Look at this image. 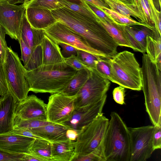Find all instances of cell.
Segmentation results:
<instances>
[{
  "instance_id": "cell-19",
  "label": "cell",
  "mask_w": 161,
  "mask_h": 161,
  "mask_svg": "<svg viewBox=\"0 0 161 161\" xmlns=\"http://www.w3.org/2000/svg\"><path fill=\"white\" fill-rule=\"evenodd\" d=\"M18 41L21 50L20 60L23 61L26 70H31L42 65V52L41 44L32 48L27 46L20 36Z\"/></svg>"
},
{
  "instance_id": "cell-38",
  "label": "cell",
  "mask_w": 161,
  "mask_h": 161,
  "mask_svg": "<svg viewBox=\"0 0 161 161\" xmlns=\"http://www.w3.org/2000/svg\"><path fill=\"white\" fill-rule=\"evenodd\" d=\"M6 34L5 30L0 25V61L3 64L5 60L8 47L5 40Z\"/></svg>"
},
{
  "instance_id": "cell-17",
  "label": "cell",
  "mask_w": 161,
  "mask_h": 161,
  "mask_svg": "<svg viewBox=\"0 0 161 161\" xmlns=\"http://www.w3.org/2000/svg\"><path fill=\"white\" fill-rule=\"evenodd\" d=\"M25 14L31 27L37 29H44L57 21L51 10L44 8L27 6Z\"/></svg>"
},
{
  "instance_id": "cell-46",
  "label": "cell",
  "mask_w": 161,
  "mask_h": 161,
  "mask_svg": "<svg viewBox=\"0 0 161 161\" xmlns=\"http://www.w3.org/2000/svg\"><path fill=\"white\" fill-rule=\"evenodd\" d=\"M42 161L41 159L29 153H25L22 159V161Z\"/></svg>"
},
{
  "instance_id": "cell-5",
  "label": "cell",
  "mask_w": 161,
  "mask_h": 161,
  "mask_svg": "<svg viewBox=\"0 0 161 161\" xmlns=\"http://www.w3.org/2000/svg\"><path fill=\"white\" fill-rule=\"evenodd\" d=\"M3 66L8 91L17 103L27 97L29 88L25 77L26 70L17 53L8 47Z\"/></svg>"
},
{
  "instance_id": "cell-16",
  "label": "cell",
  "mask_w": 161,
  "mask_h": 161,
  "mask_svg": "<svg viewBox=\"0 0 161 161\" xmlns=\"http://www.w3.org/2000/svg\"><path fill=\"white\" fill-rule=\"evenodd\" d=\"M16 103L8 92L0 102V134L10 132L14 127Z\"/></svg>"
},
{
  "instance_id": "cell-11",
  "label": "cell",
  "mask_w": 161,
  "mask_h": 161,
  "mask_svg": "<svg viewBox=\"0 0 161 161\" xmlns=\"http://www.w3.org/2000/svg\"><path fill=\"white\" fill-rule=\"evenodd\" d=\"M26 8L23 3L17 5L8 0H0V25L6 34L12 39L18 40L20 37L22 19Z\"/></svg>"
},
{
  "instance_id": "cell-48",
  "label": "cell",
  "mask_w": 161,
  "mask_h": 161,
  "mask_svg": "<svg viewBox=\"0 0 161 161\" xmlns=\"http://www.w3.org/2000/svg\"><path fill=\"white\" fill-rule=\"evenodd\" d=\"M9 2L13 4H16L17 3H23L24 0H8Z\"/></svg>"
},
{
  "instance_id": "cell-20",
  "label": "cell",
  "mask_w": 161,
  "mask_h": 161,
  "mask_svg": "<svg viewBox=\"0 0 161 161\" xmlns=\"http://www.w3.org/2000/svg\"><path fill=\"white\" fill-rule=\"evenodd\" d=\"M41 44L42 52V65L65 63L58 45L46 34Z\"/></svg>"
},
{
  "instance_id": "cell-27",
  "label": "cell",
  "mask_w": 161,
  "mask_h": 161,
  "mask_svg": "<svg viewBox=\"0 0 161 161\" xmlns=\"http://www.w3.org/2000/svg\"><path fill=\"white\" fill-rule=\"evenodd\" d=\"M99 22L114 39L118 46L131 48L132 47L127 41L122 28V24L114 25L105 22L101 20Z\"/></svg>"
},
{
  "instance_id": "cell-2",
  "label": "cell",
  "mask_w": 161,
  "mask_h": 161,
  "mask_svg": "<svg viewBox=\"0 0 161 161\" xmlns=\"http://www.w3.org/2000/svg\"><path fill=\"white\" fill-rule=\"evenodd\" d=\"M76 72L65 63L42 65L31 70H26L25 77L30 91L53 94L61 92Z\"/></svg>"
},
{
  "instance_id": "cell-41",
  "label": "cell",
  "mask_w": 161,
  "mask_h": 161,
  "mask_svg": "<svg viewBox=\"0 0 161 161\" xmlns=\"http://www.w3.org/2000/svg\"><path fill=\"white\" fill-rule=\"evenodd\" d=\"M125 88L119 86L115 87L113 91V99L117 103L123 105L125 103Z\"/></svg>"
},
{
  "instance_id": "cell-50",
  "label": "cell",
  "mask_w": 161,
  "mask_h": 161,
  "mask_svg": "<svg viewBox=\"0 0 161 161\" xmlns=\"http://www.w3.org/2000/svg\"><path fill=\"white\" fill-rule=\"evenodd\" d=\"M121 1L127 3L133 4L135 3L134 0H120Z\"/></svg>"
},
{
  "instance_id": "cell-7",
  "label": "cell",
  "mask_w": 161,
  "mask_h": 161,
  "mask_svg": "<svg viewBox=\"0 0 161 161\" xmlns=\"http://www.w3.org/2000/svg\"><path fill=\"white\" fill-rule=\"evenodd\" d=\"M89 77L76 95L75 108L96 103L106 95L110 80L98 74L95 69H89Z\"/></svg>"
},
{
  "instance_id": "cell-24",
  "label": "cell",
  "mask_w": 161,
  "mask_h": 161,
  "mask_svg": "<svg viewBox=\"0 0 161 161\" xmlns=\"http://www.w3.org/2000/svg\"><path fill=\"white\" fill-rule=\"evenodd\" d=\"M161 35L155 29L151 35L146 37V52L149 57L156 63L161 69Z\"/></svg>"
},
{
  "instance_id": "cell-32",
  "label": "cell",
  "mask_w": 161,
  "mask_h": 161,
  "mask_svg": "<svg viewBox=\"0 0 161 161\" xmlns=\"http://www.w3.org/2000/svg\"><path fill=\"white\" fill-rule=\"evenodd\" d=\"M95 69L100 75L111 81V68L108 58L98 57Z\"/></svg>"
},
{
  "instance_id": "cell-25",
  "label": "cell",
  "mask_w": 161,
  "mask_h": 161,
  "mask_svg": "<svg viewBox=\"0 0 161 161\" xmlns=\"http://www.w3.org/2000/svg\"><path fill=\"white\" fill-rule=\"evenodd\" d=\"M89 74V69L77 71L68 85L61 92L69 96L76 95L87 80Z\"/></svg>"
},
{
  "instance_id": "cell-10",
  "label": "cell",
  "mask_w": 161,
  "mask_h": 161,
  "mask_svg": "<svg viewBox=\"0 0 161 161\" xmlns=\"http://www.w3.org/2000/svg\"><path fill=\"white\" fill-rule=\"evenodd\" d=\"M76 95L69 96L61 92L52 94L47 104V121L62 124L69 120L75 109Z\"/></svg>"
},
{
  "instance_id": "cell-12",
  "label": "cell",
  "mask_w": 161,
  "mask_h": 161,
  "mask_svg": "<svg viewBox=\"0 0 161 161\" xmlns=\"http://www.w3.org/2000/svg\"><path fill=\"white\" fill-rule=\"evenodd\" d=\"M107 94L97 102L75 108L70 119L62 124L70 129L80 131L101 114L105 103Z\"/></svg>"
},
{
  "instance_id": "cell-30",
  "label": "cell",
  "mask_w": 161,
  "mask_h": 161,
  "mask_svg": "<svg viewBox=\"0 0 161 161\" xmlns=\"http://www.w3.org/2000/svg\"><path fill=\"white\" fill-rule=\"evenodd\" d=\"M51 123L52 122L35 119H22L15 115L14 121V127L30 130Z\"/></svg>"
},
{
  "instance_id": "cell-39",
  "label": "cell",
  "mask_w": 161,
  "mask_h": 161,
  "mask_svg": "<svg viewBox=\"0 0 161 161\" xmlns=\"http://www.w3.org/2000/svg\"><path fill=\"white\" fill-rule=\"evenodd\" d=\"M62 48L61 53L64 58L69 57L72 55L76 56L77 49L69 44L62 42H56Z\"/></svg>"
},
{
  "instance_id": "cell-42",
  "label": "cell",
  "mask_w": 161,
  "mask_h": 161,
  "mask_svg": "<svg viewBox=\"0 0 161 161\" xmlns=\"http://www.w3.org/2000/svg\"><path fill=\"white\" fill-rule=\"evenodd\" d=\"M8 87L6 82L3 64L0 61V95L3 97L7 93Z\"/></svg>"
},
{
  "instance_id": "cell-3",
  "label": "cell",
  "mask_w": 161,
  "mask_h": 161,
  "mask_svg": "<svg viewBox=\"0 0 161 161\" xmlns=\"http://www.w3.org/2000/svg\"><path fill=\"white\" fill-rule=\"evenodd\" d=\"M106 161H130L128 127L118 113L112 112L102 141Z\"/></svg>"
},
{
  "instance_id": "cell-26",
  "label": "cell",
  "mask_w": 161,
  "mask_h": 161,
  "mask_svg": "<svg viewBox=\"0 0 161 161\" xmlns=\"http://www.w3.org/2000/svg\"><path fill=\"white\" fill-rule=\"evenodd\" d=\"M52 143L46 140L36 138L30 149L29 153L42 160V161H52Z\"/></svg>"
},
{
  "instance_id": "cell-35",
  "label": "cell",
  "mask_w": 161,
  "mask_h": 161,
  "mask_svg": "<svg viewBox=\"0 0 161 161\" xmlns=\"http://www.w3.org/2000/svg\"><path fill=\"white\" fill-rule=\"evenodd\" d=\"M86 5L99 18L103 21L114 25L119 23L108 16L102 10H100L92 4L83 0Z\"/></svg>"
},
{
  "instance_id": "cell-36",
  "label": "cell",
  "mask_w": 161,
  "mask_h": 161,
  "mask_svg": "<svg viewBox=\"0 0 161 161\" xmlns=\"http://www.w3.org/2000/svg\"><path fill=\"white\" fill-rule=\"evenodd\" d=\"M65 63L69 66L76 71L83 69H89L76 56L72 55L67 58H64Z\"/></svg>"
},
{
  "instance_id": "cell-49",
  "label": "cell",
  "mask_w": 161,
  "mask_h": 161,
  "mask_svg": "<svg viewBox=\"0 0 161 161\" xmlns=\"http://www.w3.org/2000/svg\"><path fill=\"white\" fill-rule=\"evenodd\" d=\"M70 2L76 3L78 4L82 3L83 2L82 0H66Z\"/></svg>"
},
{
  "instance_id": "cell-44",
  "label": "cell",
  "mask_w": 161,
  "mask_h": 161,
  "mask_svg": "<svg viewBox=\"0 0 161 161\" xmlns=\"http://www.w3.org/2000/svg\"><path fill=\"white\" fill-rule=\"evenodd\" d=\"M94 5L98 8L100 9L103 7L109 8L108 5L103 0H84Z\"/></svg>"
},
{
  "instance_id": "cell-14",
  "label": "cell",
  "mask_w": 161,
  "mask_h": 161,
  "mask_svg": "<svg viewBox=\"0 0 161 161\" xmlns=\"http://www.w3.org/2000/svg\"><path fill=\"white\" fill-rule=\"evenodd\" d=\"M35 139L10 132L0 134V149L13 153H29Z\"/></svg>"
},
{
  "instance_id": "cell-22",
  "label": "cell",
  "mask_w": 161,
  "mask_h": 161,
  "mask_svg": "<svg viewBox=\"0 0 161 161\" xmlns=\"http://www.w3.org/2000/svg\"><path fill=\"white\" fill-rule=\"evenodd\" d=\"M45 34L43 30L37 29L31 27L25 12L22 19L20 37L25 44L30 47L34 48L41 44Z\"/></svg>"
},
{
  "instance_id": "cell-6",
  "label": "cell",
  "mask_w": 161,
  "mask_h": 161,
  "mask_svg": "<svg viewBox=\"0 0 161 161\" xmlns=\"http://www.w3.org/2000/svg\"><path fill=\"white\" fill-rule=\"evenodd\" d=\"M109 119L103 113L80 131L74 142L75 158L87 155L101 142L108 126Z\"/></svg>"
},
{
  "instance_id": "cell-29",
  "label": "cell",
  "mask_w": 161,
  "mask_h": 161,
  "mask_svg": "<svg viewBox=\"0 0 161 161\" xmlns=\"http://www.w3.org/2000/svg\"><path fill=\"white\" fill-rule=\"evenodd\" d=\"M100 10L103 12L114 20L121 24L127 25H140L151 29H153L147 25L137 21L131 18H129L109 8L103 7L100 9Z\"/></svg>"
},
{
  "instance_id": "cell-4",
  "label": "cell",
  "mask_w": 161,
  "mask_h": 161,
  "mask_svg": "<svg viewBox=\"0 0 161 161\" xmlns=\"http://www.w3.org/2000/svg\"><path fill=\"white\" fill-rule=\"evenodd\" d=\"M108 59L111 65V82L125 88L142 90L141 67L134 53L124 51Z\"/></svg>"
},
{
  "instance_id": "cell-43",
  "label": "cell",
  "mask_w": 161,
  "mask_h": 161,
  "mask_svg": "<svg viewBox=\"0 0 161 161\" xmlns=\"http://www.w3.org/2000/svg\"><path fill=\"white\" fill-rule=\"evenodd\" d=\"M151 8L152 12L156 20L158 23V21L161 19L160 13L157 10L154 4L153 0H147Z\"/></svg>"
},
{
  "instance_id": "cell-9",
  "label": "cell",
  "mask_w": 161,
  "mask_h": 161,
  "mask_svg": "<svg viewBox=\"0 0 161 161\" xmlns=\"http://www.w3.org/2000/svg\"><path fill=\"white\" fill-rule=\"evenodd\" d=\"M43 30L45 34L56 43H65L77 49L106 58L102 54L91 48L82 36L59 21H57Z\"/></svg>"
},
{
  "instance_id": "cell-18",
  "label": "cell",
  "mask_w": 161,
  "mask_h": 161,
  "mask_svg": "<svg viewBox=\"0 0 161 161\" xmlns=\"http://www.w3.org/2000/svg\"><path fill=\"white\" fill-rule=\"evenodd\" d=\"M68 129L63 124L51 123L29 130L35 135L52 142L68 139L67 136Z\"/></svg>"
},
{
  "instance_id": "cell-37",
  "label": "cell",
  "mask_w": 161,
  "mask_h": 161,
  "mask_svg": "<svg viewBox=\"0 0 161 161\" xmlns=\"http://www.w3.org/2000/svg\"><path fill=\"white\" fill-rule=\"evenodd\" d=\"M25 154L11 153L0 149V161H22Z\"/></svg>"
},
{
  "instance_id": "cell-34",
  "label": "cell",
  "mask_w": 161,
  "mask_h": 161,
  "mask_svg": "<svg viewBox=\"0 0 161 161\" xmlns=\"http://www.w3.org/2000/svg\"><path fill=\"white\" fill-rule=\"evenodd\" d=\"M76 56L89 69H95L96 64L99 56L86 51L78 49H77Z\"/></svg>"
},
{
  "instance_id": "cell-15",
  "label": "cell",
  "mask_w": 161,
  "mask_h": 161,
  "mask_svg": "<svg viewBox=\"0 0 161 161\" xmlns=\"http://www.w3.org/2000/svg\"><path fill=\"white\" fill-rule=\"evenodd\" d=\"M122 28L127 41L135 51L143 53L146 52V37L151 35L154 29L143 26L142 28L135 25H122Z\"/></svg>"
},
{
  "instance_id": "cell-21",
  "label": "cell",
  "mask_w": 161,
  "mask_h": 161,
  "mask_svg": "<svg viewBox=\"0 0 161 161\" xmlns=\"http://www.w3.org/2000/svg\"><path fill=\"white\" fill-rule=\"evenodd\" d=\"M110 9L131 18L132 16L137 20H141V23L154 28L149 24L147 18L140 12L135 3H125L120 0H103Z\"/></svg>"
},
{
  "instance_id": "cell-31",
  "label": "cell",
  "mask_w": 161,
  "mask_h": 161,
  "mask_svg": "<svg viewBox=\"0 0 161 161\" xmlns=\"http://www.w3.org/2000/svg\"><path fill=\"white\" fill-rule=\"evenodd\" d=\"M72 161H106L102 141L100 145L89 154L76 157Z\"/></svg>"
},
{
  "instance_id": "cell-8",
  "label": "cell",
  "mask_w": 161,
  "mask_h": 161,
  "mask_svg": "<svg viewBox=\"0 0 161 161\" xmlns=\"http://www.w3.org/2000/svg\"><path fill=\"white\" fill-rule=\"evenodd\" d=\"M153 125L128 127L130 138V161H145L154 151L152 144Z\"/></svg>"
},
{
  "instance_id": "cell-23",
  "label": "cell",
  "mask_w": 161,
  "mask_h": 161,
  "mask_svg": "<svg viewBox=\"0 0 161 161\" xmlns=\"http://www.w3.org/2000/svg\"><path fill=\"white\" fill-rule=\"evenodd\" d=\"M74 142L68 139L51 142L52 161H72L75 154Z\"/></svg>"
},
{
  "instance_id": "cell-13",
  "label": "cell",
  "mask_w": 161,
  "mask_h": 161,
  "mask_svg": "<svg viewBox=\"0 0 161 161\" xmlns=\"http://www.w3.org/2000/svg\"><path fill=\"white\" fill-rule=\"evenodd\" d=\"M47 105L36 96L29 95L16 103L15 115L22 119L48 121Z\"/></svg>"
},
{
  "instance_id": "cell-47",
  "label": "cell",
  "mask_w": 161,
  "mask_h": 161,
  "mask_svg": "<svg viewBox=\"0 0 161 161\" xmlns=\"http://www.w3.org/2000/svg\"><path fill=\"white\" fill-rule=\"evenodd\" d=\"M134 0V2L135 4L137 6V7H138L139 10H140V12H141V13L142 14L144 15L146 17V16H145V14H144V13L143 12V10H142V7L141 4L140 3V0Z\"/></svg>"
},
{
  "instance_id": "cell-33",
  "label": "cell",
  "mask_w": 161,
  "mask_h": 161,
  "mask_svg": "<svg viewBox=\"0 0 161 161\" xmlns=\"http://www.w3.org/2000/svg\"><path fill=\"white\" fill-rule=\"evenodd\" d=\"M25 6L37 7L50 10L62 8L58 0H33Z\"/></svg>"
},
{
  "instance_id": "cell-28",
  "label": "cell",
  "mask_w": 161,
  "mask_h": 161,
  "mask_svg": "<svg viewBox=\"0 0 161 161\" xmlns=\"http://www.w3.org/2000/svg\"><path fill=\"white\" fill-rule=\"evenodd\" d=\"M62 8H65L91 18L99 21V18L85 4L82 0V3L78 4L66 0H58Z\"/></svg>"
},
{
  "instance_id": "cell-40",
  "label": "cell",
  "mask_w": 161,
  "mask_h": 161,
  "mask_svg": "<svg viewBox=\"0 0 161 161\" xmlns=\"http://www.w3.org/2000/svg\"><path fill=\"white\" fill-rule=\"evenodd\" d=\"M153 126L152 144L154 151L161 148V125Z\"/></svg>"
},
{
  "instance_id": "cell-1",
  "label": "cell",
  "mask_w": 161,
  "mask_h": 161,
  "mask_svg": "<svg viewBox=\"0 0 161 161\" xmlns=\"http://www.w3.org/2000/svg\"><path fill=\"white\" fill-rule=\"evenodd\" d=\"M51 11L57 21L82 36L91 48L106 58L118 53V45L99 21L63 7Z\"/></svg>"
},
{
  "instance_id": "cell-51",
  "label": "cell",
  "mask_w": 161,
  "mask_h": 161,
  "mask_svg": "<svg viewBox=\"0 0 161 161\" xmlns=\"http://www.w3.org/2000/svg\"><path fill=\"white\" fill-rule=\"evenodd\" d=\"M32 0H24V2L23 4H24L25 6L28 3Z\"/></svg>"
},
{
  "instance_id": "cell-52",
  "label": "cell",
  "mask_w": 161,
  "mask_h": 161,
  "mask_svg": "<svg viewBox=\"0 0 161 161\" xmlns=\"http://www.w3.org/2000/svg\"><path fill=\"white\" fill-rule=\"evenodd\" d=\"M1 98L0 97V101H1Z\"/></svg>"
},
{
  "instance_id": "cell-45",
  "label": "cell",
  "mask_w": 161,
  "mask_h": 161,
  "mask_svg": "<svg viewBox=\"0 0 161 161\" xmlns=\"http://www.w3.org/2000/svg\"><path fill=\"white\" fill-rule=\"evenodd\" d=\"M79 131L68 129L67 132V138L73 141H75L76 139L77 135Z\"/></svg>"
}]
</instances>
